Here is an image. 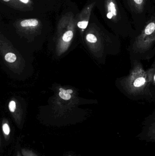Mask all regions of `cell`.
Here are the masks:
<instances>
[{"label":"cell","mask_w":155,"mask_h":156,"mask_svg":"<svg viewBox=\"0 0 155 156\" xmlns=\"http://www.w3.org/2000/svg\"><path fill=\"white\" fill-rule=\"evenodd\" d=\"M102 10L107 25L116 35L130 36L136 33L121 0H102Z\"/></svg>","instance_id":"cell-1"},{"label":"cell","mask_w":155,"mask_h":156,"mask_svg":"<svg viewBox=\"0 0 155 156\" xmlns=\"http://www.w3.org/2000/svg\"><path fill=\"white\" fill-rule=\"evenodd\" d=\"M130 15L136 33L144 26L151 16L155 13V0H121Z\"/></svg>","instance_id":"cell-2"},{"label":"cell","mask_w":155,"mask_h":156,"mask_svg":"<svg viewBox=\"0 0 155 156\" xmlns=\"http://www.w3.org/2000/svg\"><path fill=\"white\" fill-rule=\"evenodd\" d=\"M133 47H151L155 43V13L144 27L132 37Z\"/></svg>","instance_id":"cell-3"},{"label":"cell","mask_w":155,"mask_h":156,"mask_svg":"<svg viewBox=\"0 0 155 156\" xmlns=\"http://www.w3.org/2000/svg\"><path fill=\"white\" fill-rule=\"evenodd\" d=\"M132 79L130 80V88L136 90H139L144 88L145 85L146 84V78L144 75H135L132 76Z\"/></svg>","instance_id":"cell-4"},{"label":"cell","mask_w":155,"mask_h":156,"mask_svg":"<svg viewBox=\"0 0 155 156\" xmlns=\"http://www.w3.org/2000/svg\"><path fill=\"white\" fill-rule=\"evenodd\" d=\"M38 21L34 19L25 20L20 22V25L23 27L36 26L38 25Z\"/></svg>","instance_id":"cell-5"},{"label":"cell","mask_w":155,"mask_h":156,"mask_svg":"<svg viewBox=\"0 0 155 156\" xmlns=\"http://www.w3.org/2000/svg\"><path fill=\"white\" fill-rule=\"evenodd\" d=\"M73 36V33L71 31H68L63 35L62 39L65 42H69L72 39Z\"/></svg>","instance_id":"cell-6"},{"label":"cell","mask_w":155,"mask_h":156,"mask_svg":"<svg viewBox=\"0 0 155 156\" xmlns=\"http://www.w3.org/2000/svg\"><path fill=\"white\" fill-rule=\"evenodd\" d=\"M16 59H17L16 56L14 53H11V52L7 53L5 56V59L7 62H10V63H13V62H15L16 61Z\"/></svg>","instance_id":"cell-7"},{"label":"cell","mask_w":155,"mask_h":156,"mask_svg":"<svg viewBox=\"0 0 155 156\" xmlns=\"http://www.w3.org/2000/svg\"><path fill=\"white\" fill-rule=\"evenodd\" d=\"M86 40L90 43H95L97 42V38L95 35L90 33L86 36Z\"/></svg>","instance_id":"cell-8"},{"label":"cell","mask_w":155,"mask_h":156,"mask_svg":"<svg viewBox=\"0 0 155 156\" xmlns=\"http://www.w3.org/2000/svg\"><path fill=\"white\" fill-rule=\"evenodd\" d=\"M88 24V21H79V22L78 23V26L79 28H82V29H85V28L87 27Z\"/></svg>","instance_id":"cell-9"},{"label":"cell","mask_w":155,"mask_h":156,"mask_svg":"<svg viewBox=\"0 0 155 156\" xmlns=\"http://www.w3.org/2000/svg\"><path fill=\"white\" fill-rule=\"evenodd\" d=\"M59 95L60 97H61L62 99H64V100H68L71 98V95H70V94H66V93H63L61 91L60 92Z\"/></svg>","instance_id":"cell-10"},{"label":"cell","mask_w":155,"mask_h":156,"mask_svg":"<svg viewBox=\"0 0 155 156\" xmlns=\"http://www.w3.org/2000/svg\"><path fill=\"white\" fill-rule=\"evenodd\" d=\"M9 108L10 111L12 112H14L16 109V103L14 101H12L9 103Z\"/></svg>","instance_id":"cell-11"},{"label":"cell","mask_w":155,"mask_h":156,"mask_svg":"<svg viewBox=\"0 0 155 156\" xmlns=\"http://www.w3.org/2000/svg\"><path fill=\"white\" fill-rule=\"evenodd\" d=\"M3 130L4 133L6 135H9L10 133V128L7 124H5L3 126Z\"/></svg>","instance_id":"cell-12"},{"label":"cell","mask_w":155,"mask_h":156,"mask_svg":"<svg viewBox=\"0 0 155 156\" xmlns=\"http://www.w3.org/2000/svg\"><path fill=\"white\" fill-rule=\"evenodd\" d=\"M60 90L61 92H63V93H66V94H70L71 93H72L73 91L71 89H68V90H65V89H63L62 88L60 89Z\"/></svg>","instance_id":"cell-13"},{"label":"cell","mask_w":155,"mask_h":156,"mask_svg":"<svg viewBox=\"0 0 155 156\" xmlns=\"http://www.w3.org/2000/svg\"><path fill=\"white\" fill-rule=\"evenodd\" d=\"M20 1L24 3H27L29 1V0H20Z\"/></svg>","instance_id":"cell-14"},{"label":"cell","mask_w":155,"mask_h":156,"mask_svg":"<svg viewBox=\"0 0 155 156\" xmlns=\"http://www.w3.org/2000/svg\"><path fill=\"white\" fill-rule=\"evenodd\" d=\"M4 1H6V2H7V1H9L10 0H3Z\"/></svg>","instance_id":"cell-15"},{"label":"cell","mask_w":155,"mask_h":156,"mask_svg":"<svg viewBox=\"0 0 155 156\" xmlns=\"http://www.w3.org/2000/svg\"><path fill=\"white\" fill-rule=\"evenodd\" d=\"M153 79H154V82H155V75H154V78H153Z\"/></svg>","instance_id":"cell-16"}]
</instances>
